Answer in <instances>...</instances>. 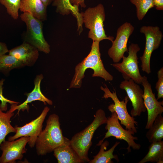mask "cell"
<instances>
[{
  "label": "cell",
  "mask_w": 163,
  "mask_h": 163,
  "mask_svg": "<svg viewBox=\"0 0 163 163\" xmlns=\"http://www.w3.org/2000/svg\"><path fill=\"white\" fill-rule=\"evenodd\" d=\"M140 50L138 44L132 43L128 48V56H123L121 62L111 64L121 73L124 80L131 79L138 84H141L143 78L140 73L137 56V53Z\"/></svg>",
  "instance_id": "obj_7"
},
{
  "label": "cell",
  "mask_w": 163,
  "mask_h": 163,
  "mask_svg": "<svg viewBox=\"0 0 163 163\" xmlns=\"http://www.w3.org/2000/svg\"><path fill=\"white\" fill-rule=\"evenodd\" d=\"M38 50L28 43L24 41L21 45L9 50V54L22 62L26 66H33L37 60Z\"/></svg>",
  "instance_id": "obj_16"
},
{
  "label": "cell",
  "mask_w": 163,
  "mask_h": 163,
  "mask_svg": "<svg viewBox=\"0 0 163 163\" xmlns=\"http://www.w3.org/2000/svg\"><path fill=\"white\" fill-rule=\"evenodd\" d=\"M53 152L58 163H84L70 143L60 146Z\"/></svg>",
  "instance_id": "obj_18"
},
{
  "label": "cell",
  "mask_w": 163,
  "mask_h": 163,
  "mask_svg": "<svg viewBox=\"0 0 163 163\" xmlns=\"http://www.w3.org/2000/svg\"><path fill=\"white\" fill-rule=\"evenodd\" d=\"M21 0H0V3L5 8L8 14L14 19L17 20L19 17Z\"/></svg>",
  "instance_id": "obj_26"
},
{
  "label": "cell",
  "mask_w": 163,
  "mask_h": 163,
  "mask_svg": "<svg viewBox=\"0 0 163 163\" xmlns=\"http://www.w3.org/2000/svg\"><path fill=\"white\" fill-rule=\"evenodd\" d=\"M25 66L21 61L10 54L0 56V72L7 74L12 69Z\"/></svg>",
  "instance_id": "obj_23"
},
{
  "label": "cell",
  "mask_w": 163,
  "mask_h": 163,
  "mask_svg": "<svg viewBox=\"0 0 163 163\" xmlns=\"http://www.w3.org/2000/svg\"><path fill=\"white\" fill-rule=\"evenodd\" d=\"M92 123L84 129L75 134L70 140V145L84 162H89L88 152L92 144L94 132L102 124H106L107 118L104 110H97Z\"/></svg>",
  "instance_id": "obj_3"
},
{
  "label": "cell",
  "mask_w": 163,
  "mask_h": 163,
  "mask_svg": "<svg viewBox=\"0 0 163 163\" xmlns=\"http://www.w3.org/2000/svg\"><path fill=\"white\" fill-rule=\"evenodd\" d=\"M70 4L76 9L78 10L79 6L82 8H85V0H69Z\"/></svg>",
  "instance_id": "obj_29"
},
{
  "label": "cell",
  "mask_w": 163,
  "mask_h": 163,
  "mask_svg": "<svg viewBox=\"0 0 163 163\" xmlns=\"http://www.w3.org/2000/svg\"><path fill=\"white\" fill-rule=\"evenodd\" d=\"M149 151L146 155L138 163L148 162L163 163V141L151 143Z\"/></svg>",
  "instance_id": "obj_20"
},
{
  "label": "cell",
  "mask_w": 163,
  "mask_h": 163,
  "mask_svg": "<svg viewBox=\"0 0 163 163\" xmlns=\"http://www.w3.org/2000/svg\"><path fill=\"white\" fill-rule=\"evenodd\" d=\"M50 110V108L46 106L40 115L36 119L22 126L15 125V134L13 136H9L8 140H14L23 136L29 137L30 140L28 143L29 146L31 148L34 147L37 138L42 130L43 123Z\"/></svg>",
  "instance_id": "obj_10"
},
{
  "label": "cell",
  "mask_w": 163,
  "mask_h": 163,
  "mask_svg": "<svg viewBox=\"0 0 163 163\" xmlns=\"http://www.w3.org/2000/svg\"><path fill=\"white\" fill-rule=\"evenodd\" d=\"M149 129L146 137L149 142L162 141L163 138V117L161 114L157 116Z\"/></svg>",
  "instance_id": "obj_22"
},
{
  "label": "cell",
  "mask_w": 163,
  "mask_h": 163,
  "mask_svg": "<svg viewBox=\"0 0 163 163\" xmlns=\"http://www.w3.org/2000/svg\"><path fill=\"white\" fill-rule=\"evenodd\" d=\"M47 7L41 0H21L19 10L23 13H29L43 21L46 19Z\"/></svg>",
  "instance_id": "obj_17"
},
{
  "label": "cell",
  "mask_w": 163,
  "mask_h": 163,
  "mask_svg": "<svg viewBox=\"0 0 163 163\" xmlns=\"http://www.w3.org/2000/svg\"><path fill=\"white\" fill-rule=\"evenodd\" d=\"M100 42L93 41L91 51L88 55L75 67V72L69 88H80L85 70L90 68L94 71L92 77H99L105 81H111L113 77L105 69L101 59Z\"/></svg>",
  "instance_id": "obj_2"
},
{
  "label": "cell",
  "mask_w": 163,
  "mask_h": 163,
  "mask_svg": "<svg viewBox=\"0 0 163 163\" xmlns=\"http://www.w3.org/2000/svg\"><path fill=\"white\" fill-rule=\"evenodd\" d=\"M158 78L157 82L155 88L157 92V98L158 100L163 98V67H161L157 72Z\"/></svg>",
  "instance_id": "obj_28"
},
{
  "label": "cell",
  "mask_w": 163,
  "mask_h": 163,
  "mask_svg": "<svg viewBox=\"0 0 163 163\" xmlns=\"http://www.w3.org/2000/svg\"><path fill=\"white\" fill-rule=\"evenodd\" d=\"M70 143V140L62 135L59 116L53 113L49 117L46 127L38 136L35 145L37 155H43L60 146Z\"/></svg>",
  "instance_id": "obj_1"
},
{
  "label": "cell",
  "mask_w": 163,
  "mask_h": 163,
  "mask_svg": "<svg viewBox=\"0 0 163 163\" xmlns=\"http://www.w3.org/2000/svg\"><path fill=\"white\" fill-rule=\"evenodd\" d=\"M154 6L158 10H163V0H153Z\"/></svg>",
  "instance_id": "obj_30"
},
{
  "label": "cell",
  "mask_w": 163,
  "mask_h": 163,
  "mask_svg": "<svg viewBox=\"0 0 163 163\" xmlns=\"http://www.w3.org/2000/svg\"><path fill=\"white\" fill-rule=\"evenodd\" d=\"M5 79H2L0 80V108L2 111H6L8 108L7 103H9L11 104H18L19 102L10 100L5 97L3 94V85Z\"/></svg>",
  "instance_id": "obj_27"
},
{
  "label": "cell",
  "mask_w": 163,
  "mask_h": 163,
  "mask_svg": "<svg viewBox=\"0 0 163 163\" xmlns=\"http://www.w3.org/2000/svg\"><path fill=\"white\" fill-rule=\"evenodd\" d=\"M14 115L10 110L6 113L3 112L0 108V145L10 133L16 132L15 128L11 124L10 119Z\"/></svg>",
  "instance_id": "obj_21"
},
{
  "label": "cell",
  "mask_w": 163,
  "mask_h": 163,
  "mask_svg": "<svg viewBox=\"0 0 163 163\" xmlns=\"http://www.w3.org/2000/svg\"><path fill=\"white\" fill-rule=\"evenodd\" d=\"M9 50L6 44L0 42V56L5 54L8 52Z\"/></svg>",
  "instance_id": "obj_31"
},
{
  "label": "cell",
  "mask_w": 163,
  "mask_h": 163,
  "mask_svg": "<svg viewBox=\"0 0 163 163\" xmlns=\"http://www.w3.org/2000/svg\"><path fill=\"white\" fill-rule=\"evenodd\" d=\"M120 143L119 142H116L113 146L108 150L105 151L109 145V142L105 141L102 143L100 146V149L97 154L94 156V158L90 160L89 163H113L112 160L114 159L117 162L119 161V158L117 155H113V153L116 147Z\"/></svg>",
  "instance_id": "obj_19"
},
{
  "label": "cell",
  "mask_w": 163,
  "mask_h": 163,
  "mask_svg": "<svg viewBox=\"0 0 163 163\" xmlns=\"http://www.w3.org/2000/svg\"><path fill=\"white\" fill-rule=\"evenodd\" d=\"M106 124L105 129L107 131L104 137L99 141L97 145H100L105 139L113 136L117 139L124 140L126 142L128 145L127 148L128 152H131V147L134 150H139L140 149V145L136 143L134 141L138 139V137L133 136L131 132L122 127L115 112H111L110 116L107 118Z\"/></svg>",
  "instance_id": "obj_9"
},
{
  "label": "cell",
  "mask_w": 163,
  "mask_h": 163,
  "mask_svg": "<svg viewBox=\"0 0 163 163\" xmlns=\"http://www.w3.org/2000/svg\"><path fill=\"white\" fill-rule=\"evenodd\" d=\"M141 84L144 88L143 98L144 104L147 111L146 129H149L157 116L163 112V101H159L156 98L151 85L145 76H143Z\"/></svg>",
  "instance_id": "obj_13"
},
{
  "label": "cell",
  "mask_w": 163,
  "mask_h": 163,
  "mask_svg": "<svg viewBox=\"0 0 163 163\" xmlns=\"http://www.w3.org/2000/svg\"><path fill=\"white\" fill-rule=\"evenodd\" d=\"M119 87L125 91L132 103L133 107L130 112L132 117L139 116L142 112L146 111L142 97L143 91L138 84L131 79L124 80L121 82Z\"/></svg>",
  "instance_id": "obj_14"
},
{
  "label": "cell",
  "mask_w": 163,
  "mask_h": 163,
  "mask_svg": "<svg viewBox=\"0 0 163 163\" xmlns=\"http://www.w3.org/2000/svg\"><path fill=\"white\" fill-rule=\"evenodd\" d=\"M104 85L105 88L101 87V89L104 92L102 97L110 98L114 102V103L108 106V110L111 112H115L121 124L124 126L126 129L131 132L133 135H134L137 132L135 126L137 125L138 122L135 120L134 117L129 114L127 111V104L129 100L128 97L126 96L123 100L120 101L117 97L115 90L114 89L111 92L107 86L105 84Z\"/></svg>",
  "instance_id": "obj_6"
},
{
  "label": "cell",
  "mask_w": 163,
  "mask_h": 163,
  "mask_svg": "<svg viewBox=\"0 0 163 163\" xmlns=\"http://www.w3.org/2000/svg\"><path fill=\"white\" fill-rule=\"evenodd\" d=\"M29 140V137L23 136L16 140L3 141L0 145L2 151L0 163H15L17 160L22 159Z\"/></svg>",
  "instance_id": "obj_12"
},
{
  "label": "cell",
  "mask_w": 163,
  "mask_h": 163,
  "mask_svg": "<svg viewBox=\"0 0 163 163\" xmlns=\"http://www.w3.org/2000/svg\"><path fill=\"white\" fill-rule=\"evenodd\" d=\"M53 2L52 5L56 7V11L57 13L64 15L72 12L76 18L78 23L81 21V13H79L78 10L71 5L69 0H53Z\"/></svg>",
  "instance_id": "obj_24"
},
{
  "label": "cell",
  "mask_w": 163,
  "mask_h": 163,
  "mask_svg": "<svg viewBox=\"0 0 163 163\" xmlns=\"http://www.w3.org/2000/svg\"><path fill=\"white\" fill-rule=\"evenodd\" d=\"M20 18L26 25L24 41L36 48L39 51L49 53L50 52V46L43 35L42 21L27 12L22 14Z\"/></svg>",
  "instance_id": "obj_5"
},
{
  "label": "cell",
  "mask_w": 163,
  "mask_h": 163,
  "mask_svg": "<svg viewBox=\"0 0 163 163\" xmlns=\"http://www.w3.org/2000/svg\"><path fill=\"white\" fill-rule=\"evenodd\" d=\"M82 22L85 27L89 29L88 38L93 41L100 42L104 40H109L112 42L114 37L107 36L104 28V21L105 14L103 5L99 4L94 7L88 8L84 12L81 13Z\"/></svg>",
  "instance_id": "obj_4"
},
{
  "label": "cell",
  "mask_w": 163,
  "mask_h": 163,
  "mask_svg": "<svg viewBox=\"0 0 163 163\" xmlns=\"http://www.w3.org/2000/svg\"><path fill=\"white\" fill-rule=\"evenodd\" d=\"M140 33L144 34L145 38V44L142 55L140 57L141 61L142 70L148 74L151 73L150 59L153 51L160 46L163 35L158 26L142 27Z\"/></svg>",
  "instance_id": "obj_8"
},
{
  "label": "cell",
  "mask_w": 163,
  "mask_h": 163,
  "mask_svg": "<svg viewBox=\"0 0 163 163\" xmlns=\"http://www.w3.org/2000/svg\"><path fill=\"white\" fill-rule=\"evenodd\" d=\"M43 78L42 74L38 75L36 76L34 81V86L33 90L31 92L25 94L27 96V98L24 102L18 105L16 104H11L10 110L11 112H14L16 110H18L17 114H18L21 110L24 111L26 110L28 111L29 108L28 104L36 101H42L44 104H46L50 105L53 104V101L46 97L41 91L40 84Z\"/></svg>",
  "instance_id": "obj_15"
},
{
  "label": "cell",
  "mask_w": 163,
  "mask_h": 163,
  "mask_svg": "<svg viewBox=\"0 0 163 163\" xmlns=\"http://www.w3.org/2000/svg\"><path fill=\"white\" fill-rule=\"evenodd\" d=\"M134 28L131 23L126 22L117 29L115 40L108 51V55L115 63L119 62L125 52H128L127 43Z\"/></svg>",
  "instance_id": "obj_11"
},
{
  "label": "cell",
  "mask_w": 163,
  "mask_h": 163,
  "mask_svg": "<svg viewBox=\"0 0 163 163\" xmlns=\"http://www.w3.org/2000/svg\"><path fill=\"white\" fill-rule=\"evenodd\" d=\"M136 8V16L139 20H142L148 11L154 7L153 0H130Z\"/></svg>",
  "instance_id": "obj_25"
},
{
  "label": "cell",
  "mask_w": 163,
  "mask_h": 163,
  "mask_svg": "<svg viewBox=\"0 0 163 163\" xmlns=\"http://www.w3.org/2000/svg\"><path fill=\"white\" fill-rule=\"evenodd\" d=\"M43 4L46 7L50 5L53 0H41Z\"/></svg>",
  "instance_id": "obj_32"
}]
</instances>
